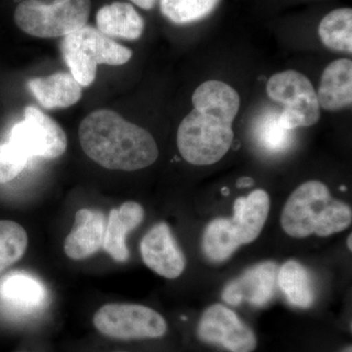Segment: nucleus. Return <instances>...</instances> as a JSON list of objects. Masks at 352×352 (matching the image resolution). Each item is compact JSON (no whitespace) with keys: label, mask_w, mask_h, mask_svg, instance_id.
I'll return each mask as SVG.
<instances>
[{"label":"nucleus","mask_w":352,"mask_h":352,"mask_svg":"<svg viewBox=\"0 0 352 352\" xmlns=\"http://www.w3.org/2000/svg\"><path fill=\"white\" fill-rule=\"evenodd\" d=\"M322 43L329 50L352 53L351 8L336 9L322 19L318 28Z\"/></svg>","instance_id":"22"},{"label":"nucleus","mask_w":352,"mask_h":352,"mask_svg":"<svg viewBox=\"0 0 352 352\" xmlns=\"http://www.w3.org/2000/svg\"><path fill=\"white\" fill-rule=\"evenodd\" d=\"M144 217V208L138 201H126L120 208H113L106 224L104 251L118 263L126 261L129 258L127 234L138 228Z\"/></svg>","instance_id":"14"},{"label":"nucleus","mask_w":352,"mask_h":352,"mask_svg":"<svg viewBox=\"0 0 352 352\" xmlns=\"http://www.w3.org/2000/svg\"><path fill=\"white\" fill-rule=\"evenodd\" d=\"M60 50L69 73L82 87L94 83L98 65L122 66L132 57L129 48L87 25L64 36Z\"/></svg>","instance_id":"3"},{"label":"nucleus","mask_w":352,"mask_h":352,"mask_svg":"<svg viewBox=\"0 0 352 352\" xmlns=\"http://www.w3.org/2000/svg\"><path fill=\"white\" fill-rule=\"evenodd\" d=\"M232 124L196 109L183 119L177 131V147L187 163L210 166L219 162L232 145Z\"/></svg>","instance_id":"5"},{"label":"nucleus","mask_w":352,"mask_h":352,"mask_svg":"<svg viewBox=\"0 0 352 352\" xmlns=\"http://www.w3.org/2000/svg\"><path fill=\"white\" fill-rule=\"evenodd\" d=\"M131 1L144 10H151L156 6L157 0H131Z\"/></svg>","instance_id":"27"},{"label":"nucleus","mask_w":352,"mask_h":352,"mask_svg":"<svg viewBox=\"0 0 352 352\" xmlns=\"http://www.w3.org/2000/svg\"><path fill=\"white\" fill-rule=\"evenodd\" d=\"M97 29L108 38L136 41L144 32L145 22L131 4L113 2L101 7L96 15Z\"/></svg>","instance_id":"19"},{"label":"nucleus","mask_w":352,"mask_h":352,"mask_svg":"<svg viewBox=\"0 0 352 352\" xmlns=\"http://www.w3.org/2000/svg\"><path fill=\"white\" fill-rule=\"evenodd\" d=\"M319 106L329 112L351 107L352 103L351 60H336L328 65L321 76L316 92Z\"/></svg>","instance_id":"16"},{"label":"nucleus","mask_w":352,"mask_h":352,"mask_svg":"<svg viewBox=\"0 0 352 352\" xmlns=\"http://www.w3.org/2000/svg\"><path fill=\"white\" fill-rule=\"evenodd\" d=\"M220 0H160L166 19L176 25H187L204 19L217 8Z\"/></svg>","instance_id":"23"},{"label":"nucleus","mask_w":352,"mask_h":352,"mask_svg":"<svg viewBox=\"0 0 352 352\" xmlns=\"http://www.w3.org/2000/svg\"><path fill=\"white\" fill-rule=\"evenodd\" d=\"M277 273V264L273 261L252 265L224 287L222 300L234 307L244 302L256 307H264L274 296Z\"/></svg>","instance_id":"11"},{"label":"nucleus","mask_w":352,"mask_h":352,"mask_svg":"<svg viewBox=\"0 0 352 352\" xmlns=\"http://www.w3.org/2000/svg\"><path fill=\"white\" fill-rule=\"evenodd\" d=\"M342 352H352V347L351 346H349L346 347H344V351Z\"/></svg>","instance_id":"30"},{"label":"nucleus","mask_w":352,"mask_h":352,"mask_svg":"<svg viewBox=\"0 0 352 352\" xmlns=\"http://www.w3.org/2000/svg\"><path fill=\"white\" fill-rule=\"evenodd\" d=\"M254 179L251 177H242L238 179L237 186L239 188H245V187H251L254 185Z\"/></svg>","instance_id":"28"},{"label":"nucleus","mask_w":352,"mask_h":352,"mask_svg":"<svg viewBox=\"0 0 352 352\" xmlns=\"http://www.w3.org/2000/svg\"><path fill=\"white\" fill-rule=\"evenodd\" d=\"M351 208L331 195L327 185L310 180L300 185L285 204L281 226L285 233L296 239L329 237L351 226Z\"/></svg>","instance_id":"2"},{"label":"nucleus","mask_w":352,"mask_h":352,"mask_svg":"<svg viewBox=\"0 0 352 352\" xmlns=\"http://www.w3.org/2000/svg\"><path fill=\"white\" fill-rule=\"evenodd\" d=\"M90 0H24L14 14L25 34L41 38H64L87 25Z\"/></svg>","instance_id":"4"},{"label":"nucleus","mask_w":352,"mask_h":352,"mask_svg":"<svg viewBox=\"0 0 352 352\" xmlns=\"http://www.w3.org/2000/svg\"><path fill=\"white\" fill-rule=\"evenodd\" d=\"M78 138L85 155L108 170H143L159 157V148L149 131L105 109L83 119Z\"/></svg>","instance_id":"1"},{"label":"nucleus","mask_w":352,"mask_h":352,"mask_svg":"<svg viewBox=\"0 0 352 352\" xmlns=\"http://www.w3.org/2000/svg\"><path fill=\"white\" fill-rule=\"evenodd\" d=\"M241 245L231 219L219 217L212 220L204 230L201 250L210 263H223L231 258Z\"/></svg>","instance_id":"20"},{"label":"nucleus","mask_w":352,"mask_h":352,"mask_svg":"<svg viewBox=\"0 0 352 352\" xmlns=\"http://www.w3.org/2000/svg\"><path fill=\"white\" fill-rule=\"evenodd\" d=\"M94 327L112 339L131 340L157 339L168 332L166 319L145 305L109 303L97 310Z\"/></svg>","instance_id":"8"},{"label":"nucleus","mask_w":352,"mask_h":352,"mask_svg":"<svg viewBox=\"0 0 352 352\" xmlns=\"http://www.w3.org/2000/svg\"><path fill=\"white\" fill-rule=\"evenodd\" d=\"M28 235L24 227L11 220H0V274L24 256Z\"/></svg>","instance_id":"24"},{"label":"nucleus","mask_w":352,"mask_h":352,"mask_svg":"<svg viewBox=\"0 0 352 352\" xmlns=\"http://www.w3.org/2000/svg\"><path fill=\"white\" fill-rule=\"evenodd\" d=\"M27 164L12 151L8 143L0 144V183L12 182L24 170Z\"/></svg>","instance_id":"26"},{"label":"nucleus","mask_w":352,"mask_h":352,"mask_svg":"<svg viewBox=\"0 0 352 352\" xmlns=\"http://www.w3.org/2000/svg\"><path fill=\"white\" fill-rule=\"evenodd\" d=\"M268 97L285 106L280 113L282 124L289 131L314 126L320 119V106L309 78L295 69L275 74L266 85Z\"/></svg>","instance_id":"6"},{"label":"nucleus","mask_w":352,"mask_h":352,"mask_svg":"<svg viewBox=\"0 0 352 352\" xmlns=\"http://www.w3.org/2000/svg\"><path fill=\"white\" fill-rule=\"evenodd\" d=\"M43 282L25 271H12L0 279V305L13 314H32L47 300Z\"/></svg>","instance_id":"12"},{"label":"nucleus","mask_w":352,"mask_h":352,"mask_svg":"<svg viewBox=\"0 0 352 352\" xmlns=\"http://www.w3.org/2000/svg\"><path fill=\"white\" fill-rule=\"evenodd\" d=\"M106 224L105 215L99 210H78L73 228L65 239L66 256L74 261H82L99 252L103 248Z\"/></svg>","instance_id":"13"},{"label":"nucleus","mask_w":352,"mask_h":352,"mask_svg":"<svg viewBox=\"0 0 352 352\" xmlns=\"http://www.w3.org/2000/svg\"><path fill=\"white\" fill-rule=\"evenodd\" d=\"M351 239H352V236L351 234V235L349 236V239H347V247H349V249L351 250V251L352 250Z\"/></svg>","instance_id":"29"},{"label":"nucleus","mask_w":352,"mask_h":352,"mask_svg":"<svg viewBox=\"0 0 352 352\" xmlns=\"http://www.w3.org/2000/svg\"><path fill=\"white\" fill-rule=\"evenodd\" d=\"M280 113H268L261 119L256 129L259 144L270 152H282L291 143L292 131L282 124Z\"/></svg>","instance_id":"25"},{"label":"nucleus","mask_w":352,"mask_h":352,"mask_svg":"<svg viewBox=\"0 0 352 352\" xmlns=\"http://www.w3.org/2000/svg\"><path fill=\"white\" fill-rule=\"evenodd\" d=\"M277 284L294 307L308 308L314 302V291L309 272L302 263L289 259L279 268Z\"/></svg>","instance_id":"21"},{"label":"nucleus","mask_w":352,"mask_h":352,"mask_svg":"<svg viewBox=\"0 0 352 352\" xmlns=\"http://www.w3.org/2000/svg\"><path fill=\"white\" fill-rule=\"evenodd\" d=\"M231 219L241 245L251 244L258 239L270 212V197L263 189H256L247 197L234 201Z\"/></svg>","instance_id":"15"},{"label":"nucleus","mask_w":352,"mask_h":352,"mask_svg":"<svg viewBox=\"0 0 352 352\" xmlns=\"http://www.w3.org/2000/svg\"><path fill=\"white\" fill-rule=\"evenodd\" d=\"M197 335L201 342L217 344L230 352H252L258 346L252 329L232 309L219 303L203 312Z\"/></svg>","instance_id":"9"},{"label":"nucleus","mask_w":352,"mask_h":352,"mask_svg":"<svg viewBox=\"0 0 352 352\" xmlns=\"http://www.w3.org/2000/svg\"><path fill=\"white\" fill-rule=\"evenodd\" d=\"M240 95L231 85L208 80L197 87L192 96L194 109L233 124L240 109Z\"/></svg>","instance_id":"18"},{"label":"nucleus","mask_w":352,"mask_h":352,"mask_svg":"<svg viewBox=\"0 0 352 352\" xmlns=\"http://www.w3.org/2000/svg\"><path fill=\"white\" fill-rule=\"evenodd\" d=\"M28 87L43 108H69L82 99V87L71 73L58 72L44 78H34Z\"/></svg>","instance_id":"17"},{"label":"nucleus","mask_w":352,"mask_h":352,"mask_svg":"<svg viewBox=\"0 0 352 352\" xmlns=\"http://www.w3.org/2000/svg\"><path fill=\"white\" fill-rule=\"evenodd\" d=\"M8 145L21 159L31 157L58 159L65 154L68 146L67 135L54 120L34 106H28L24 120L11 129Z\"/></svg>","instance_id":"7"},{"label":"nucleus","mask_w":352,"mask_h":352,"mask_svg":"<svg viewBox=\"0 0 352 352\" xmlns=\"http://www.w3.org/2000/svg\"><path fill=\"white\" fill-rule=\"evenodd\" d=\"M140 252L146 266L166 279H176L186 267L184 252L166 222L155 224L145 234Z\"/></svg>","instance_id":"10"}]
</instances>
